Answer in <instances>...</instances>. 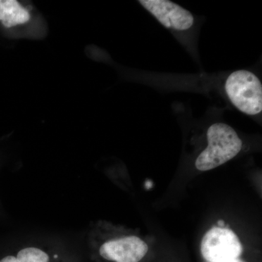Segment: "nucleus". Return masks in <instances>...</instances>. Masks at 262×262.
Returning a JSON list of instances; mask_svg holds the SVG:
<instances>
[{"label": "nucleus", "mask_w": 262, "mask_h": 262, "mask_svg": "<svg viewBox=\"0 0 262 262\" xmlns=\"http://www.w3.org/2000/svg\"><path fill=\"white\" fill-rule=\"evenodd\" d=\"M225 262H245L244 261H243V260H241V258H236V259L233 260H230V261H227Z\"/></svg>", "instance_id": "1a4fd4ad"}, {"label": "nucleus", "mask_w": 262, "mask_h": 262, "mask_svg": "<svg viewBox=\"0 0 262 262\" xmlns=\"http://www.w3.org/2000/svg\"><path fill=\"white\" fill-rule=\"evenodd\" d=\"M30 20V11L18 1L0 0V25L6 30L23 26Z\"/></svg>", "instance_id": "423d86ee"}, {"label": "nucleus", "mask_w": 262, "mask_h": 262, "mask_svg": "<svg viewBox=\"0 0 262 262\" xmlns=\"http://www.w3.org/2000/svg\"><path fill=\"white\" fill-rule=\"evenodd\" d=\"M218 225L220 226V228H225V221H223V220L218 221Z\"/></svg>", "instance_id": "6e6552de"}, {"label": "nucleus", "mask_w": 262, "mask_h": 262, "mask_svg": "<svg viewBox=\"0 0 262 262\" xmlns=\"http://www.w3.org/2000/svg\"><path fill=\"white\" fill-rule=\"evenodd\" d=\"M224 89L231 103L239 112L256 116L262 111V84L251 71H234L226 78Z\"/></svg>", "instance_id": "f03ea898"}, {"label": "nucleus", "mask_w": 262, "mask_h": 262, "mask_svg": "<svg viewBox=\"0 0 262 262\" xmlns=\"http://www.w3.org/2000/svg\"><path fill=\"white\" fill-rule=\"evenodd\" d=\"M0 262H56V255L39 246H26L15 254L7 255Z\"/></svg>", "instance_id": "0eeeda50"}, {"label": "nucleus", "mask_w": 262, "mask_h": 262, "mask_svg": "<svg viewBox=\"0 0 262 262\" xmlns=\"http://www.w3.org/2000/svg\"><path fill=\"white\" fill-rule=\"evenodd\" d=\"M208 146L199 155L195 167L207 171L233 159L243 147V141L235 130L224 122H216L207 130Z\"/></svg>", "instance_id": "f257e3e1"}, {"label": "nucleus", "mask_w": 262, "mask_h": 262, "mask_svg": "<svg viewBox=\"0 0 262 262\" xmlns=\"http://www.w3.org/2000/svg\"><path fill=\"white\" fill-rule=\"evenodd\" d=\"M165 28L177 34L192 31L195 17L189 10L168 0H140L138 2Z\"/></svg>", "instance_id": "20e7f679"}, {"label": "nucleus", "mask_w": 262, "mask_h": 262, "mask_svg": "<svg viewBox=\"0 0 262 262\" xmlns=\"http://www.w3.org/2000/svg\"><path fill=\"white\" fill-rule=\"evenodd\" d=\"M90 242L98 244V255L108 261L140 262L149 250L147 244L136 235L110 237L101 242L90 239Z\"/></svg>", "instance_id": "39448f33"}, {"label": "nucleus", "mask_w": 262, "mask_h": 262, "mask_svg": "<svg viewBox=\"0 0 262 262\" xmlns=\"http://www.w3.org/2000/svg\"><path fill=\"white\" fill-rule=\"evenodd\" d=\"M201 251L206 262H225L239 258L244 248L233 231L213 227L203 236Z\"/></svg>", "instance_id": "7ed1b4c3"}]
</instances>
